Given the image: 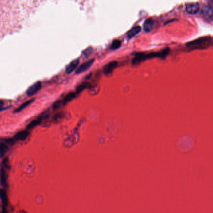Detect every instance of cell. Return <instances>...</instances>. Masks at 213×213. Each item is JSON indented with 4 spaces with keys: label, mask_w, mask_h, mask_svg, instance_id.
Segmentation results:
<instances>
[{
    "label": "cell",
    "mask_w": 213,
    "mask_h": 213,
    "mask_svg": "<svg viewBox=\"0 0 213 213\" xmlns=\"http://www.w3.org/2000/svg\"><path fill=\"white\" fill-rule=\"evenodd\" d=\"M212 43V38L210 36L201 37L196 40L186 43V46L192 48H206Z\"/></svg>",
    "instance_id": "6da1fadb"
},
{
    "label": "cell",
    "mask_w": 213,
    "mask_h": 213,
    "mask_svg": "<svg viewBox=\"0 0 213 213\" xmlns=\"http://www.w3.org/2000/svg\"><path fill=\"white\" fill-rule=\"evenodd\" d=\"M201 15L206 19L209 22H212V8L210 6L205 5L203 7L201 13Z\"/></svg>",
    "instance_id": "7a4b0ae2"
},
{
    "label": "cell",
    "mask_w": 213,
    "mask_h": 213,
    "mask_svg": "<svg viewBox=\"0 0 213 213\" xmlns=\"http://www.w3.org/2000/svg\"><path fill=\"white\" fill-rule=\"evenodd\" d=\"M41 88V82L37 81L32 86H30L26 91V94L28 96H32L37 93Z\"/></svg>",
    "instance_id": "3957f363"
},
{
    "label": "cell",
    "mask_w": 213,
    "mask_h": 213,
    "mask_svg": "<svg viewBox=\"0 0 213 213\" xmlns=\"http://www.w3.org/2000/svg\"><path fill=\"white\" fill-rule=\"evenodd\" d=\"M94 62V59H91L90 60H88V61L83 63L81 65H80L78 68H77L76 71V74H78L80 73H82L85 71H86V70H88L93 64V63Z\"/></svg>",
    "instance_id": "277c9868"
},
{
    "label": "cell",
    "mask_w": 213,
    "mask_h": 213,
    "mask_svg": "<svg viewBox=\"0 0 213 213\" xmlns=\"http://www.w3.org/2000/svg\"><path fill=\"white\" fill-rule=\"evenodd\" d=\"M155 26V22L152 18H148L144 22L143 25V30L146 32L151 31Z\"/></svg>",
    "instance_id": "5b68a950"
},
{
    "label": "cell",
    "mask_w": 213,
    "mask_h": 213,
    "mask_svg": "<svg viewBox=\"0 0 213 213\" xmlns=\"http://www.w3.org/2000/svg\"><path fill=\"white\" fill-rule=\"evenodd\" d=\"M186 11L191 14H196L199 11V6L197 4H188L186 6Z\"/></svg>",
    "instance_id": "8992f818"
},
{
    "label": "cell",
    "mask_w": 213,
    "mask_h": 213,
    "mask_svg": "<svg viewBox=\"0 0 213 213\" xmlns=\"http://www.w3.org/2000/svg\"><path fill=\"white\" fill-rule=\"evenodd\" d=\"M118 66V62L116 61H111L110 63H109L108 64H107L105 66L104 68H103V71L104 73L106 74H109L110 73H111L113 70L117 67Z\"/></svg>",
    "instance_id": "52a82bcc"
},
{
    "label": "cell",
    "mask_w": 213,
    "mask_h": 213,
    "mask_svg": "<svg viewBox=\"0 0 213 213\" xmlns=\"http://www.w3.org/2000/svg\"><path fill=\"white\" fill-rule=\"evenodd\" d=\"M30 134V132L27 130H24L18 132L14 137V141H23L26 140Z\"/></svg>",
    "instance_id": "ba28073f"
},
{
    "label": "cell",
    "mask_w": 213,
    "mask_h": 213,
    "mask_svg": "<svg viewBox=\"0 0 213 213\" xmlns=\"http://www.w3.org/2000/svg\"><path fill=\"white\" fill-rule=\"evenodd\" d=\"M7 183V175L5 168L2 167L0 168V184L3 186H6Z\"/></svg>",
    "instance_id": "9c48e42d"
},
{
    "label": "cell",
    "mask_w": 213,
    "mask_h": 213,
    "mask_svg": "<svg viewBox=\"0 0 213 213\" xmlns=\"http://www.w3.org/2000/svg\"><path fill=\"white\" fill-rule=\"evenodd\" d=\"M80 61L78 59L74 60L72 62H71L66 68V72L68 74L71 73L77 66V65H79Z\"/></svg>",
    "instance_id": "30bf717a"
},
{
    "label": "cell",
    "mask_w": 213,
    "mask_h": 213,
    "mask_svg": "<svg viewBox=\"0 0 213 213\" xmlns=\"http://www.w3.org/2000/svg\"><path fill=\"white\" fill-rule=\"evenodd\" d=\"M146 59V54L141 53H138L134 57V59L132 60V64L133 65H137L140 63L141 62L144 61Z\"/></svg>",
    "instance_id": "8fae6325"
},
{
    "label": "cell",
    "mask_w": 213,
    "mask_h": 213,
    "mask_svg": "<svg viewBox=\"0 0 213 213\" xmlns=\"http://www.w3.org/2000/svg\"><path fill=\"white\" fill-rule=\"evenodd\" d=\"M141 31V27L140 26H134L132 28H131L128 33H127V36L128 38H131L134 36H135L138 33H140Z\"/></svg>",
    "instance_id": "7c38bea8"
},
{
    "label": "cell",
    "mask_w": 213,
    "mask_h": 213,
    "mask_svg": "<svg viewBox=\"0 0 213 213\" xmlns=\"http://www.w3.org/2000/svg\"><path fill=\"white\" fill-rule=\"evenodd\" d=\"M0 199H1L3 204L5 206H7L8 204V198L6 192L3 189H0Z\"/></svg>",
    "instance_id": "4fadbf2b"
},
{
    "label": "cell",
    "mask_w": 213,
    "mask_h": 213,
    "mask_svg": "<svg viewBox=\"0 0 213 213\" xmlns=\"http://www.w3.org/2000/svg\"><path fill=\"white\" fill-rule=\"evenodd\" d=\"M34 101V100H28L25 103H23L22 105H21L20 106H19L15 111H14V112H20L22 111H23L24 109H25L26 108H27L29 105H30Z\"/></svg>",
    "instance_id": "5bb4252c"
},
{
    "label": "cell",
    "mask_w": 213,
    "mask_h": 213,
    "mask_svg": "<svg viewBox=\"0 0 213 213\" xmlns=\"http://www.w3.org/2000/svg\"><path fill=\"white\" fill-rule=\"evenodd\" d=\"M76 93L74 92H70L65 97L63 100V103L66 104L68 102L71 101L72 100H73L76 97Z\"/></svg>",
    "instance_id": "9a60e30c"
},
{
    "label": "cell",
    "mask_w": 213,
    "mask_h": 213,
    "mask_svg": "<svg viewBox=\"0 0 213 213\" xmlns=\"http://www.w3.org/2000/svg\"><path fill=\"white\" fill-rule=\"evenodd\" d=\"M42 120L40 119V118H38L37 120H33L27 126V129H31L33 128H34V127L37 126V125L40 124Z\"/></svg>",
    "instance_id": "2e32d148"
},
{
    "label": "cell",
    "mask_w": 213,
    "mask_h": 213,
    "mask_svg": "<svg viewBox=\"0 0 213 213\" xmlns=\"http://www.w3.org/2000/svg\"><path fill=\"white\" fill-rule=\"evenodd\" d=\"M8 150V146L5 143H0V156H3Z\"/></svg>",
    "instance_id": "e0dca14e"
},
{
    "label": "cell",
    "mask_w": 213,
    "mask_h": 213,
    "mask_svg": "<svg viewBox=\"0 0 213 213\" xmlns=\"http://www.w3.org/2000/svg\"><path fill=\"white\" fill-rule=\"evenodd\" d=\"M89 85V83L88 82H84L80 84L76 88V93H80L81 91H83L85 89L88 88Z\"/></svg>",
    "instance_id": "ac0fdd59"
},
{
    "label": "cell",
    "mask_w": 213,
    "mask_h": 213,
    "mask_svg": "<svg viewBox=\"0 0 213 213\" xmlns=\"http://www.w3.org/2000/svg\"><path fill=\"white\" fill-rule=\"evenodd\" d=\"M121 46V41L119 40H115L112 41L111 45V49L112 50H116L120 48Z\"/></svg>",
    "instance_id": "d6986e66"
},
{
    "label": "cell",
    "mask_w": 213,
    "mask_h": 213,
    "mask_svg": "<svg viewBox=\"0 0 213 213\" xmlns=\"http://www.w3.org/2000/svg\"><path fill=\"white\" fill-rule=\"evenodd\" d=\"M93 51V49L92 48H88L87 49H86L83 52V54L86 56V57H88L89 56L90 54H92Z\"/></svg>",
    "instance_id": "ffe728a7"
},
{
    "label": "cell",
    "mask_w": 213,
    "mask_h": 213,
    "mask_svg": "<svg viewBox=\"0 0 213 213\" xmlns=\"http://www.w3.org/2000/svg\"><path fill=\"white\" fill-rule=\"evenodd\" d=\"M60 106H61V102L59 101H56L53 105V108H54V109H57L60 107Z\"/></svg>",
    "instance_id": "44dd1931"
},
{
    "label": "cell",
    "mask_w": 213,
    "mask_h": 213,
    "mask_svg": "<svg viewBox=\"0 0 213 213\" xmlns=\"http://www.w3.org/2000/svg\"><path fill=\"white\" fill-rule=\"evenodd\" d=\"M4 141H5V143H8L10 144H13L14 143L15 141L14 140V139H6L4 140Z\"/></svg>",
    "instance_id": "7402d4cb"
},
{
    "label": "cell",
    "mask_w": 213,
    "mask_h": 213,
    "mask_svg": "<svg viewBox=\"0 0 213 213\" xmlns=\"http://www.w3.org/2000/svg\"><path fill=\"white\" fill-rule=\"evenodd\" d=\"M4 106V101L2 100H0V110L3 109V107Z\"/></svg>",
    "instance_id": "603a6c76"
},
{
    "label": "cell",
    "mask_w": 213,
    "mask_h": 213,
    "mask_svg": "<svg viewBox=\"0 0 213 213\" xmlns=\"http://www.w3.org/2000/svg\"><path fill=\"white\" fill-rule=\"evenodd\" d=\"M2 213H8V211H7V209L6 208L5 206H4L2 209Z\"/></svg>",
    "instance_id": "cb8c5ba5"
},
{
    "label": "cell",
    "mask_w": 213,
    "mask_h": 213,
    "mask_svg": "<svg viewBox=\"0 0 213 213\" xmlns=\"http://www.w3.org/2000/svg\"><path fill=\"white\" fill-rule=\"evenodd\" d=\"M19 213H27L25 211H19Z\"/></svg>",
    "instance_id": "d4e9b609"
}]
</instances>
